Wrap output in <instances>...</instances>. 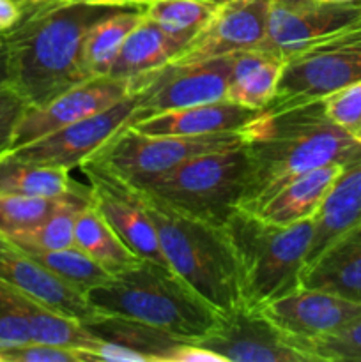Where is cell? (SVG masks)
<instances>
[{
	"label": "cell",
	"instance_id": "9a60e30c",
	"mask_svg": "<svg viewBox=\"0 0 361 362\" xmlns=\"http://www.w3.org/2000/svg\"><path fill=\"white\" fill-rule=\"evenodd\" d=\"M260 311L308 354V343L333 334L361 317V304L299 286L265 304Z\"/></svg>",
	"mask_w": 361,
	"mask_h": 362
},
{
	"label": "cell",
	"instance_id": "ac0fdd59",
	"mask_svg": "<svg viewBox=\"0 0 361 362\" xmlns=\"http://www.w3.org/2000/svg\"><path fill=\"white\" fill-rule=\"evenodd\" d=\"M264 113L236 105L229 99L188 106L156 113L130 124V127L147 134H172V136H211V134L237 133Z\"/></svg>",
	"mask_w": 361,
	"mask_h": 362
},
{
	"label": "cell",
	"instance_id": "603a6c76",
	"mask_svg": "<svg viewBox=\"0 0 361 362\" xmlns=\"http://www.w3.org/2000/svg\"><path fill=\"white\" fill-rule=\"evenodd\" d=\"M180 49V42L166 35L158 25L144 16L120 46L108 76L133 81L172 62Z\"/></svg>",
	"mask_w": 361,
	"mask_h": 362
},
{
	"label": "cell",
	"instance_id": "f6af8a7d",
	"mask_svg": "<svg viewBox=\"0 0 361 362\" xmlns=\"http://www.w3.org/2000/svg\"><path fill=\"white\" fill-rule=\"evenodd\" d=\"M53 2H88V0H53Z\"/></svg>",
	"mask_w": 361,
	"mask_h": 362
},
{
	"label": "cell",
	"instance_id": "7a4b0ae2",
	"mask_svg": "<svg viewBox=\"0 0 361 362\" xmlns=\"http://www.w3.org/2000/svg\"><path fill=\"white\" fill-rule=\"evenodd\" d=\"M248 152V177L241 209L253 211L296 177L361 156L345 129L322 112L321 101L296 108L265 112L239 131Z\"/></svg>",
	"mask_w": 361,
	"mask_h": 362
},
{
	"label": "cell",
	"instance_id": "8992f818",
	"mask_svg": "<svg viewBox=\"0 0 361 362\" xmlns=\"http://www.w3.org/2000/svg\"><path fill=\"white\" fill-rule=\"evenodd\" d=\"M248 152L243 145L195 156L142 189L191 216L223 226L243 200Z\"/></svg>",
	"mask_w": 361,
	"mask_h": 362
},
{
	"label": "cell",
	"instance_id": "8fae6325",
	"mask_svg": "<svg viewBox=\"0 0 361 362\" xmlns=\"http://www.w3.org/2000/svg\"><path fill=\"white\" fill-rule=\"evenodd\" d=\"M134 95L130 94L103 112L64 126L39 140L13 148V154L27 161L60 168H80L92 154L131 122Z\"/></svg>",
	"mask_w": 361,
	"mask_h": 362
},
{
	"label": "cell",
	"instance_id": "d590c367",
	"mask_svg": "<svg viewBox=\"0 0 361 362\" xmlns=\"http://www.w3.org/2000/svg\"><path fill=\"white\" fill-rule=\"evenodd\" d=\"M2 362H92L84 350L66 349V346L45 345V343H27L16 349L0 354Z\"/></svg>",
	"mask_w": 361,
	"mask_h": 362
},
{
	"label": "cell",
	"instance_id": "f1b7e54d",
	"mask_svg": "<svg viewBox=\"0 0 361 362\" xmlns=\"http://www.w3.org/2000/svg\"><path fill=\"white\" fill-rule=\"evenodd\" d=\"M144 7H122L101 18L84 42V62L91 76H108L130 32L144 20Z\"/></svg>",
	"mask_w": 361,
	"mask_h": 362
},
{
	"label": "cell",
	"instance_id": "83f0119b",
	"mask_svg": "<svg viewBox=\"0 0 361 362\" xmlns=\"http://www.w3.org/2000/svg\"><path fill=\"white\" fill-rule=\"evenodd\" d=\"M74 246L98 262L110 274L133 267L142 260L126 246V243L117 235L115 230L92 204L76 218Z\"/></svg>",
	"mask_w": 361,
	"mask_h": 362
},
{
	"label": "cell",
	"instance_id": "b9f144b4",
	"mask_svg": "<svg viewBox=\"0 0 361 362\" xmlns=\"http://www.w3.org/2000/svg\"><path fill=\"white\" fill-rule=\"evenodd\" d=\"M96 4H106V6H120V7H145L154 0H88Z\"/></svg>",
	"mask_w": 361,
	"mask_h": 362
},
{
	"label": "cell",
	"instance_id": "7dc6e473",
	"mask_svg": "<svg viewBox=\"0 0 361 362\" xmlns=\"http://www.w3.org/2000/svg\"><path fill=\"white\" fill-rule=\"evenodd\" d=\"M211 2H216V4H222V2H225V0H211Z\"/></svg>",
	"mask_w": 361,
	"mask_h": 362
},
{
	"label": "cell",
	"instance_id": "e575fe53",
	"mask_svg": "<svg viewBox=\"0 0 361 362\" xmlns=\"http://www.w3.org/2000/svg\"><path fill=\"white\" fill-rule=\"evenodd\" d=\"M27 343H30V332L18 306L16 292L0 281V354Z\"/></svg>",
	"mask_w": 361,
	"mask_h": 362
},
{
	"label": "cell",
	"instance_id": "52a82bcc",
	"mask_svg": "<svg viewBox=\"0 0 361 362\" xmlns=\"http://www.w3.org/2000/svg\"><path fill=\"white\" fill-rule=\"evenodd\" d=\"M361 80V18L285 59L278 88L265 112L296 108Z\"/></svg>",
	"mask_w": 361,
	"mask_h": 362
},
{
	"label": "cell",
	"instance_id": "4fadbf2b",
	"mask_svg": "<svg viewBox=\"0 0 361 362\" xmlns=\"http://www.w3.org/2000/svg\"><path fill=\"white\" fill-rule=\"evenodd\" d=\"M80 170L88 179L92 205L101 212L126 246L142 260L166 265L158 243V233L137 189L126 180L92 163H81Z\"/></svg>",
	"mask_w": 361,
	"mask_h": 362
},
{
	"label": "cell",
	"instance_id": "6da1fadb",
	"mask_svg": "<svg viewBox=\"0 0 361 362\" xmlns=\"http://www.w3.org/2000/svg\"><path fill=\"white\" fill-rule=\"evenodd\" d=\"M21 16L4 34L9 85L30 106H42L88 80L84 42L92 25L120 6L96 2L21 4Z\"/></svg>",
	"mask_w": 361,
	"mask_h": 362
},
{
	"label": "cell",
	"instance_id": "9c48e42d",
	"mask_svg": "<svg viewBox=\"0 0 361 362\" xmlns=\"http://www.w3.org/2000/svg\"><path fill=\"white\" fill-rule=\"evenodd\" d=\"M232 57L188 64L168 62L161 69L130 81L131 94L134 95V112L130 124L168 110L225 99Z\"/></svg>",
	"mask_w": 361,
	"mask_h": 362
},
{
	"label": "cell",
	"instance_id": "836d02e7",
	"mask_svg": "<svg viewBox=\"0 0 361 362\" xmlns=\"http://www.w3.org/2000/svg\"><path fill=\"white\" fill-rule=\"evenodd\" d=\"M324 115L353 134L361 127V80L321 99Z\"/></svg>",
	"mask_w": 361,
	"mask_h": 362
},
{
	"label": "cell",
	"instance_id": "f546056e",
	"mask_svg": "<svg viewBox=\"0 0 361 362\" xmlns=\"http://www.w3.org/2000/svg\"><path fill=\"white\" fill-rule=\"evenodd\" d=\"M218 4L211 0H154L144 7V16L166 35L184 46L204 28Z\"/></svg>",
	"mask_w": 361,
	"mask_h": 362
},
{
	"label": "cell",
	"instance_id": "7bdbcfd3",
	"mask_svg": "<svg viewBox=\"0 0 361 362\" xmlns=\"http://www.w3.org/2000/svg\"><path fill=\"white\" fill-rule=\"evenodd\" d=\"M319 2H326V4H345V2H356V0H319Z\"/></svg>",
	"mask_w": 361,
	"mask_h": 362
},
{
	"label": "cell",
	"instance_id": "4dcf8cb0",
	"mask_svg": "<svg viewBox=\"0 0 361 362\" xmlns=\"http://www.w3.org/2000/svg\"><path fill=\"white\" fill-rule=\"evenodd\" d=\"M48 267L53 274L59 276L62 281L85 293L94 286L101 285L110 278V272L103 269L98 262L92 260L87 253L78 250L76 246L57 251H42V253H28Z\"/></svg>",
	"mask_w": 361,
	"mask_h": 362
},
{
	"label": "cell",
	"instance_id": "ba28073f",
	"mask_svg": "<svg viewBox=\"0 0 361 362\" xmlns=\"http://www.w3.org/2000/svg\"><path fill=\"white\" fill-rule=\"evenodd\" d=\"M243 144L239 131L211 136H172L140 133L126 126L84 163L98 165L131 186H144L195 156Z\"/></svg>",
	"mask_w": 361,
	"mask_h": 362
},
{
	"label": "cell",
	"instance_id": "5bb4252c",
	"mask_svg": "<svg viewBox=\"0 0 361 362\" xmlns=\"http://www.w3.org/2000/svg\"><path fill=\"white\" fill-rule=\"evenodd\" d=\"M131 94L130 81L113 76H92L42 106H28L21 117L13 140V148L39 140L64 126L78 122L110 108ZM11 148V151H13Z\"/></svg>",
	"mask_w": 361,
	"mask_h": 362
},
{
	"label": "cell",
	"instance_id": "3957f363",
	"mask_svg": "<svg viewBox=\"0 0 361 362\" xmlns=\"http://www.w3.org/2000/svg\"><path fill=\"white\" fill-rule=\"evenodd\" d=\"M133 187L154 225L166 265L222 315L244 308L225 226L188 214L151 191Z\"/></svg>",
	"mask_w": 361,
	"mask_h": 362
},
{
	"label": "cell",
	"instance_id": "ee69618b",
	"mask_svg": "<svg viewBox=\"0 0 361 362\" xmlns=\"http://www.w3.org/2000/svg\"><path fill=\"white\" fill-rule=\"evenodd\" d=\"M350 136H353L354 140L357 141V144H361V127H360V129H357V131H354V133L350 134Z\"/></svg>",
	"mask_w": 361,
	"mask_h": 362
},
{
	"label": "cell",
	"instance_id": "f35d334b",
	"mask_svg": "<svg viewBox=\"0 0 361 362\" xmlns=\"http://www.w3.org/2000/svg\"><path fill=\"white\" fill-rule=\"evenodd\" d=\"M172 362H223L218 354L197 345V343H184L177 354L173 356Z\"/></svg>",
	"mask_w": 361,
	"mask_h": 362
},
{
	"label": "cell",
	"instance_id": "ab89813d",
	"mask_svg": "<svg viewBox=\"0 0 361 362\" xmlns=\"http://www.w3.org/2000/svg\"><path fill=\"white\" fill-rule=\"evenodd\" d=\"M21 4L16 0H0V35L16 25L21 16Z\"/></svg>",
	"mask_w": 361,
	"mask_h": 362
},
{
	"label": "cell",
	"instance_id": "7402d4cb",
	"mask_svg": "<svg viewBox=\"0 0 361 362\" xmlns=\"http://www.w3.org/2000/svg\"><path fill=\"white\" fill-rule=\"evenodd\" d=\"M285 57L258 48L234 53L225 99L251 110H264L273 101L282 76Z\"/></svg>",
	"mask_w": 361,
	"mask_h": 362
},
{
	"label": "cell",
	"instance_id": "277c9868",
	"mask_svg": "<svg viewBox=\"0 0 361 362\" xmlns=\"http://www.w3.org/2000/svg\"><path fill=\"white\" fill-rule=\"evenodd\" d=\"M105 315L144 322L184 341L197 343L218 324V310L168 265L140 260L85 293Z\"/></svg>",
	"mask_w": 361,
	"mask_h": 362
},
{
	"label": "cell",
	"instance_id": "ffe728a7",
	"mask_svg": "<svg viewBox=\"0 0 361 362\" xmlns=\"http://www.w3.org/2000/svg\"><path fill=\"white\" fill-rule=\"evenodd\" d=\"M342 170L343 163H329L310 170L280 187L250 212L276 225H294L315 218Z\"/></svg>",
	"mask_w": 361,
	"mask_h": 362
},
{
	"label": "cell",
	"instance_id": "c3c4849f",
	"mask_svg": "<svg viewBox=\"0 0 361 362\" xmlns=\"http://www.w3.org/2000/svg\"><path fill=\"white\" fill-rule=\"evenodd\" d=\"M0 362H2V361H0Z\"/></svg>",
	"mask_w": 361,
	"mask_h": 362
},
{
	"label": "cell",
	"instance_id": "484cf974",
	"mask_svg": "<svg viewBox=\"0 0 361 362\" xmlns=\"http://www.w3.org/2000/svg\"><path fill=\"white\" fill-rule=\"evenodd\" d=\"M16 292L18 306L27 320L28 332H30V341L45 343V345L66 346V349L84 350L91 356L94 362L92 352L99 345L101 339L92 334L84 322L76 320L73 317L53 311L42 304L35 303L30 297L23 296L21 292Z\"/></svg>",
	"mask_w": 361,
	"mask_h": 362
},
{
	"label": "cell",
	"instance_id": "d6a6232c",
	"mask_svg": "<svg viewBox=\"0 0 361 362\" xmlns=\"http://www.w3.org/2000/svg\"><path fill=\"white\" fill-rule=\"evenodd\" d=\"M314 361H361V317L340 331L308 343Z\"/></svg>",
	"mask_w": 361,
	"mask_h": 362
},
{
	"label": "cell",
	"instance_id": "cb8c5ba5",
	"mask_svg": "<svg viewBox=\"0 0 361 362\" xmlns=\"http://www.w3.org/2000/svg\"><path fill=\"white\" fill-rule=\"evenodd\" d=\"M85 327L99 339L119 343V345L142 354L147 362H172L177 350L184 343H191L176 338L161 329L144 324V322L115 317V315L103 313L96 320L87 322Z\"/></svg>",
	"mask_w": 361,
	"mask_h": 362
},
{
	"label": "cell",
	"instance_id": "7c38bea8",
	"mask_svg": "<svg viewBox=\"0 0 361 362\" xmlns=\"http://www.w3.org/2000/svg\"><path fill=\"white\" fill-rule=\"evenodd\" d=\"M271 0H225L200 32L173 57L188 64L234 55L264 45Z\"/></svg>",
	"mask_w": 361,
	"mask_h": 362
},
{
	"label": "cell",
	"instance_id": "4316f807",
	"mask_svg": "<svg viewBox=\"0 0 361 362\" xmlns=\"http://www.w3.org/2000/svg\"><path fill=\"white\" fill-rule=\"evenodd\" d=\"M74 184L76 180L71 179L69 170L27 161L11 151L0 154V194L57 198Z\"/></svg>",
	"mask_w": 361,
	"mask_h": 362
},
{
	"label": "cell",
	"instance_id": "8d00e7d4",
	"mask_svg": "<svg viewBox=\"0 0 361 362\" xmlns=\"http://www.w3.org/2000/svg\"><path fill=\"white\" fill-rule=\"evenodd\" d=\"M28 106L30 105L11 85L0 88V154L13 148L14 133Z\"/></svg>",
	"mask_w": 361,
	"mask_h": 362
},
{
	"label": "cell",
	"instance_id": "5b68a950",
	"mask_svg": "<svg viewBox=\"0 0 361 362\" xmlns=\"http://www.w3.org/2000/svg\"><path fill=\"white\" fill-rule=\"evenodd\" d=\"M223 226L237 262L244 306L262 310L299 288L314 235V218L294 225H276L237 207Z\"/></svg>",
	"mask_w": 361,
	"mask_h": 362
},
{
	"label": "cell",
	"instance_id": "d4e9b609",
	"mask_svg": "<svg viewBox=\"0 0 361 362\" xmlns=\"http://www.w3.org/2000/svg\"><path fill=\"white\" fill-rule=\"evenodd\" d=\"M92 204L91 186L74 184L66 194L60 197L55 211L38 226L7 243L14 244L27 253L66 250L74 246V225L84 209ZM6 240V239H4Z\"/></svg>",
	"mask_w": 361,
	"mask_h": 362
},
{
	"label": "cell",
	"instance_id": "74e56055",
	"mask_svg": "<svg viewBox=\"0 0 361 362\" xmlns=\"http://www.w3.org/2000/svg\"><path fill=\"white\" fill-rule=\"evenodd\" d=\"M94 361H106V362H147L142 354L127 349V346L119 345L113 341H105L101 339L96 350L92 352Z\"/></svg>",
	"mask_w": 361,
	"mask_h": 362
},
{
	"label": "cell",
	"instance_id": "1f68e13d",
	"mask_svg": "<svg viewBox=\"0 0 361 362\" xmlns=\"http://www.w3.org/2000/svg\"><path fill=\"white\" fill-rule=\"evenodd\" d=\"M60 197H23L0 194V239L11 240L38 228L59 205Z\"/></svg>",
	"mask_w": 361,
	"mask_h": 362
},
{
	"label": "cell",
	"instance_id": "44dd1931",
	"mask_svg": "<svg viewBox=\"0 0 361 362\" xmlns=\"http://www.w3.org/2000/svg\"><path fill=\"white\" fill-rule=\"evenodd\" d=\"M361 223V156L343 165L314 218V235L304 265L310 264L331 240Z\"/></svg>",
	"mask_w": 361,
	"mask_h": 362
},
{
	"label": "cell",
	"instance_id": "d6986e66",
	"mask_svg": "<svg viewBox=\"0 0 361 362\" xmlns=\"http://www.w3.org/2000/svg\"><path fill=\"white\" fill-rule=\"evenodd\" d=\"M301 286L361 304V223L331 240L304 265Z\"/></svg>",
	"mask_w": 361,
	"mask_h": 362
},
{
	"label": "cell",
	"instance_id": "2e32d148",
	"mask_svg": "<svg viewBox=\"0 0 361 362\" xmlns=\"http://www.w3.org/2000/svg\"><path fill=\"white\" fill-rule=\"evenodd\" d=\"M361 18V0L326 4L319 0H271L264 48L287 59L314 42Z\"/></svg>",
	"mask_w": 361,
	"mask_h": 362
},
{
	"label": "cell",
	"instance_id": "60d3db41",
	"mask_svg": "<svg viewBox=\"0 0 361 362\" xmlns=\"http://www.w3.org/2000/svg\"><path fill=\"white\" fill-rule=\"evenodd\" d=\"M9 85V57H7L4 35H0V88Z\"/></svg>",
	"mask_w": 361,
	"mask_h": 362
},
{
	"label": "cell",
	"instance_id": "bcb514c9",
	"mask_svg": "<svg viewBox=\"0 0 361 362\" xmlns=\"http://www.w3.org/2000/svg\"><path fill=\"white\" fill-rule=\"evenodd\" d=\"M20 4H30V2H41V0H16Z\"/></svg>",
	"mask_w": 361,
	"mask_h": 362
},
{
	"label": "cell",
	"instance_id": "30bf717a",
	"mask_svg": "<svg viewBox=\"0 0 361 362\" xmlns=\"http://www.w3.org/2000/svg\"><path fill=\"white\" fill-rule=\"evenodd\" d=\"M197 345L218 354L223 362H311V357L260 310L246 306L223 313L216 327Z\"/></svg>",
	"mask_w": 361,
	"mask_h": 362
},
{
	"label": "cell",
	"instance_id": "e0dca14e",
	"mask_svg": "<svg viewBox=\"0 0 361 362\" xmlns=\"http://www.w3.org/2000/svg\"><path fill=\"white\" fill-rule=\"evenodd\" d=\"M0 281L53 311L87 322L101 317L87 297L53 274L27 251L0 239Z\"/></svg>",
	"mask_w": 361,
	"mask_h": 362
}]
</instances>
